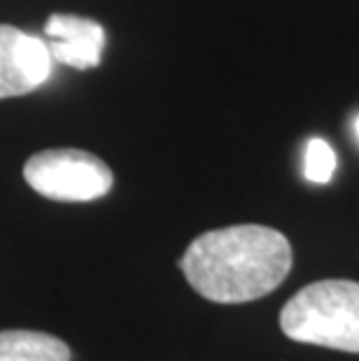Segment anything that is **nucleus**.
Masks as SVG:
<instances>
[{"label":"nucleus","mask_w":359,"mask_h":361,"mask_svg":"<svg viewBox=\"0 0 359 361\" xmlns=\"http://www.w3.org/2000/svg\"><path fill=\"white\" fill-rule=\"evenodd\" d=\"M180 268L192 289L208 301L248 303L280 287L292 268V247L276 228L226 226L192 240Z\"/></svg>","instance_id":"1"},{"label":"nucleus","mask_w":359,"mask_h":361,"mask_svg":"<svg viewBox=\"0 0 359 361\" xmlns=\"http://www.w3.org/2000/svg\"><path fill=\"white\" fill-rule=\"evenodd\" d=\"M280 329L296 343L359 355V282L320 280L289 298Z\"/></svg>","instance_id":"2"},{"label":"nucleus","mask_w":359,"mask_h":361,"mask_svg":"<svg viewBox=\"0 0 359 361\" xmlns=\"http://www.w3.org/2000/svg\"><path fill=\"white\" fill-rule=\"evenodd\" d=\"M24 180L40 196L59 203H89L114 184L110 166L82 149H44L24 166Z\"/></svg>","instance_id":"3"},{"label":"nucleus","mask_w":359,"mask_h":361,"mask_svg":"<svg viewBox=\"0 0 359 361\" xmlns=\"http://www.w3.org/2000/svg\"><path fill=\"white\" fill-rule=\"evenodd\" d=\"M54 71L44 37L0 24V101L40 89Z\"/></svg>","instance_id":"4"},{"label":"nucleus","mask_w":359,"mask_h":361,"mask_svg":"<svg viewBox=\"0 0 359 361\" xmlns=\"http://www.w3.org/2000/svg\"><path fill=\"white\" fill-rule=\"evenodd\" d=\"M42 37L54 63L78 71H89L101 63L105 47V30L94 19L75 14H51L42 28Z\"/></svg>","instance_id":"5"},{"label":"nucleus","mask_w":359,"mask_h":361,"mask_svg":"<svg viewBox=\"0 0 359 361\" xmlns=\"http://www.w3.org/2000/svg\"><path fill=\"white\" fill-rule=\"evenodd\" d=\"M71 348L56 336L26 329L0 331V361H71Z\"/></svg>","instance_id":"6"},{"label":"nucleus","mask_w":359,"mask_h":361,"mask_svg":"<svg viewBox=\"0 0 359 361\" xmlns=\"http://www.w3.org/2000/svg\"><path fill=\"white\" fill-rule=\"evenodd\" d=\"M336 154L331 149V145L322 140V137H312L305 145V154H303V178L312 184H327L331 182L336 173Z\"/></svg>","instance_id":"7"},{"label":"nucleus","mask_w":359,"mask_h":361,"mask_svg":"<svg viewBox=\"0 0 359 361\" xmlns=\"http://www.w3.org/2000/svg\"><path fill=\"white\" fill-rule=\"evenodd\" d=\"M355 133H357V137H359V117H357V121H355Z\"/></svg>","instance_id":"8"}]
</instances>
